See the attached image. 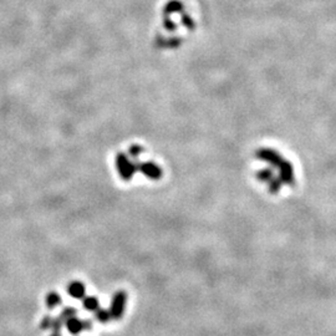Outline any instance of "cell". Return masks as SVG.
<instances>
[{
	"label": "cell",
	"mask_w": 336,
	"mask_h": 336,
	"mask_svg": "<svg viewBox=\"0 0 336 336\" xmlns=\"http://www.w3.org/2000/svg\"><path fill=\"white\" fill-rule=\"evenodd\" d=\"M116 167L118 170L120 176L124 178V180H130L132 178V176L134 174L138 167L134 164H132L128 158H127L124 154H117L116 157Z\"/></svg>",
	"instance_id": "obj_1"
},
{
	"label": "cell",
	"mask_w": 336,
	"mask_h": 336,
	"mask_svg": "<svg viewBox=\"0 0 336 336\" xmlns=\"http://www.w3.org/2000/svg\"><path fill=\"white\" fill-rule=\"evenodd\" d=\"M124 305H126V295H124V292H116L114 299H112L110 308L111 316L114 318V319H120V318L122 316L124 310Z\"/></svg>",
	"instance_id": "obj_2"
},
{
	"label": "cell",
	"mask_w": 336,
	"mask_h": 336,
	"mask_svg": "<svg viewBox=\"0 0 336 336\" xmlns=\"http://www.w3.org/2000/svg\"><path fill=\"white\" fill-rule=\"evenodd\" d=\"M138 170L142 173V174L146 176L147 178L150 180H160L162 176V170L160 168L157 164H152V162H144V164H141L138 166Z\"/></svg>",
	"instance_id": "obj_3"
},
{
	"label": "cell",
	"mask_w": 336,
	"mask_h": 336,
	"mask_svg": "<svg viewBox=\"0 0 336 336\" xmlns=\"http://www.w3.org/2000/svg\"><path fill=\"white\" fill-rule=\"evenodd\" d=\"M66 329H68V332H71V334L76 335V334H78V332H81L84 329H85V324H84L81 320H78V319H76V318L71 316V318H68V320H66Z\"/></svg>",
	"instance_id": "obj_4"
},
{
	"label": "cell",
	"mask_w": 336,
	"mask_h": 336,
	"mask_svg": "<svg viewBox=\"0 0 336 336\" xmlns=\"http://www.w3.org/2000/svg\"><path fill=\"white\" fill-rule=\"evenodd\" d=\"M68 294L71 295L75 299H81V298L85 296V286H84L82 282H74L68 285Z\"/></svg>",
	"instance_id": "obj_5"
},
{
	"label": "cell",
	"mask_w": 336,
	"mask_h": 336,
	"mask_svg": "<svg viewBox=\"0 0 336 336\" xmlns=\"http://www.w3.org/2000/svg\"><path fill=\"white\" fill-rule=\"evenodd\" d=\"M82 305L88 312H96L98 309L100 302H98V299L96 296H86L84 298Z\"/></svg>",
	"instance_id": "obj_6"
},
{
	"label": "cell",
	"mask_w": 336,
	"mask_h": 336,
	"mask_svg": "<svg viewBox=\"0 0 336 336\" xmlns=\"http://www.w3.org/2000/svg\"><path fill=\"white\" fill-rule=\"evenodd\" d=\"M60 302H61V298H60V295L56 294V292H50V294L46 296V305L49 308L58 306V305H60Z\"/></svg>",
	"instance_id": "obj_7"
},
{
	"label": "cell",
	"mask_w": 336,
	"mask_h": 336,
	"mask_svg": "<svg viewBox=\"0 0 336 336\" xmlns=\"http://www.w3.org/2000/svg\"><path fill=\"white\" fill-rule=\"evenodd\" d=\"M110 318H112L110 310H106V309H98V310H96V319H98V322H108V320H110Z\"/></svg>",
	"instance_id": "obj_8"
},
{
	"label": "cell",
	"mask_w": 336,
	"mask_h": 336,
	"mask_svg": "<svg viewBox=\"0 0 336 336\" xmlns=\"http://www.w3.org/2000/svg\"><path fill=\"white\" fill-rule=\"evenodd\" d=\"M282 158H280V161L276 162H276H270V164H269V166H270L272 170H279V166L282 164ZM276 176H278V178H280L282 183H285V180H282V176H284L285 172H279V170H273V172H272V174H276Z\"/></svg>",
	"instance_id": "obj_9"
},
{
	"label": "cell",
	"mask_w": 336,
	"mask_h": 336,
	"mask_svg": "<svg viewBox=\"0 0 336 336\" xmlns=\"http://www.w3.org/2000/svg\"><path fill=\"white\" fill-rule=\"evenodd\" d=\"M142 151H144V150H142V147L132 146L131 148H130V154H131L134 158H137V157L140 156V154H142Z\"/></svg>",
	"instance_id": "obj_10"
},
{
	"label": "cell",
	"mask_w": 336,
	"mask_h": 336,
	"mask_svg": "<svg viewBox=\"0 0 336 336\" xmlns=\"http://www.w3.org/2000/svg\"><path fill=\"white\" fill-rule=\"evenodd\" d=\"M52 336H61V335H60V332H54Z\"/></svg>",
	"instance_id": "obj_11"
}]
</instances>
